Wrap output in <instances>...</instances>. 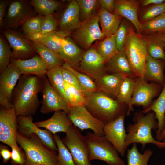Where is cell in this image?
Returning <instances> with one entry per match:
<instances>
[{"label":"cell","mask_w":165,"mask_h":165,"mask_svg":"<svg viewBox=\"0 0 165 165\" xmlns=\"http://www.w3.org/2000/svg\"><path fill=\"white\" fill-rule=\"evenodd\" d=\"M42 87V79L37 76L20 77L12 94V103L17 116H32L35 113L39 105L38 94Z\"/></svg>","instance_id":"1"},{"label":"cell","mask_w":165,"mask_h":165,"mask_svg":"<svg viewBox=\"0 0 165 165\" xmlns=\"http://www.w3.org/2000/svg\"><path fill=\"white\" fill-rule=\"evenodd\" d=\"M136 112L133 118L134 123L129 124L127 129L125 146L127 149L131 144L140 143L144 148L146 144H154L160 148H165V142L160 141L152 136V130H156L158 123L153 112L144 115Z\"/></svg>","instance_id":"2"},{"label":"cell","mask_w":165,"mask_h":165,"mask_svg":"<svg viewBox=\"0 0 165 165\" xmlns=\"http://www.w3.org/2000/svg\"><path fill=\"white\" fill-rule=\"evenodd\" d=\"M85 106L105 125L127 113V106L99 91L86 97Z\"/></svg>","instance_id":"3"},{"label":"cell","mask_w":165,"mask_h":165,"mask_svg":"<svg viewBox=\"0 0 165 165\" xmlns=\"http://www.w3.org/2000/svg\"><path fill=\"white\" fill-rule=\"evenodd\" d=\"M16 140L26 155L24 165H56V152L47 148L35 134L24 136L17 131Z\"/></svg>","instance_id":"4"},{"label":"cell","mask_w":165,"mask_h":165,"mask_svg":"<svg viewBox=\"0 0 165 165\" xmlns=\"http://www.w3.org/2000/svg\"><path fill=\"white\" fill-rule=\"evenodd\" d=\"M131 68L137 77L143 78L146 60L148 54L146 37L128 28L124 48Z\"/></svg>","instance_id":"5"},{"label":"cell","mask_w":165,"mask_h":165,"mask_svg":"<svg viewBox=\"0 0 165 165\" xmlns=\"http://www.w3.org/2000/svg\"><path fill=\"white\" fill-rule=\"evenodd\" d=\"M84 136L90 161L98 160L105 162L108 165H125L117 150L104 136L88 132Z\"/></svg>","instance_id":"6"},{"label":"cell","mask_w":165,"mask_h":165,"mask_svg":"<svg viewBox=\"0 0 165 165\" xmlns=\"http://www.w3.org/2000/svg\"><path fill=\"white\" fill-rule=\"evenodd\" d=\"M62 140L71 153L75 165H92L85 136L79 128L73 124Z\"/></svg>","instance_id":"7"},{"label":"cell","mask_w":165,"mask_h":165,"mask_svg":"<svg viewBox=\"0 0 165 165\" xmlns=\"http://www.w3.org/2000/svg\"><path fill=\"white\" fill-rule=\"evenodd\" d=\"M71 35L75 43L86 50L96 40L106 37L99 27L97 13L81 22Z\"/></svg>","instance_id":"8"},{"label":"cell","mask_w":165,"mask_h":165,"mask_svg":"<svg viewBox=\"0 0 165 165\" xmlns=\"http://www.w3.org/2000/svg\"><path fill=\"white\" fill-rule=\"evenodd\" d=\"M36 13L30 1L13 0L8 8L4 20L3 28L10 29L23 25L28 19L36 16Z\"/></svg>","instance_id":"9"},{"label":"cell","mask_w":165,"mask_h":165,"mask_svg":"<svg viewBox=\"0 0 165 165\" xmlns=\"http://www.w3.org/2000/svg\"><path fill=\"white\" fill-rule=\"evenodd\" d=\"M67 114L73 124L79 129H90L97 135L104 136L105 124L93 116L85 105L70 108Z\"/></svg>","instance_id":"10"},{"label":"cell","mask_w":165,"mask_h":165,"mask_svg":"<svg viewBox=\"0 0 165 165\" xmlns=\"http://www.w3.org/2000/svg\"><path fill=\"white\" fill-rule=\"evenodd\" d=\"M4 34L12 50L11 58L25 60L35 55L36 52L26 35L8 28L4 30Z\"/></svg>","instance_id":"11"},{"label":"cell","mask_w":165,"mask_h":165,"mask_svg":"<svg viewBox=\"0 0 165 165\" xmlns=\"http://www.w3.org/2000/svg\"><path fill=\"white\" fill-rule=\"evenodd\" d=\"M17 116L14 108L6 109L0 107V141L11 148L20 149L17 145L16 140Z\"/></svg>","instance_id":"12"},{"label":"cell","mask_w":165,"mask_h":165,"mask_svg":"<svg viewBox=\"0 0 165 165\" xmlns=\"http://www.w3.org/2000/svg\"><path fill=\"white\" fill-rule=\"evenodd\" d=\"M18 131L24 136L33 134L39 139L48 149L56 152L57 148L54 135L48 130H42L38 127L33 121L32 116H17Z\"/></svg>","instance_id":"13"},{"label":"cell","mask_w":165,"mask_h":165,"mask_svg":"<svg viewBox=\"0 0 165 165\" xmlns=\"http://www.w3.org/2000/svg\"><path fill=\"white\" fill-rule=\"evenodd\" d=\"M162 86L158 84L149 83L143 78L137 77L135 79V85L131 102L133 110V105L141 106L143 110L148 108L153 99L160 91Z\"/></svg>","instance_id":"14"},{"label":"cell","mask_w":165,"mask_h":165,"mask_svg":"<svg viewBox=\"0 0 165 165\" xmlns=\"http://www.w3.org/2000/svg\"><path fill=\"white\" fill-rule=\"evenodd\" d=\"M125 114L105 125L104 136L113 145L122 156L126 153L125 144L127 136L124 125Z\"/></svg>","instance_id":"15"},{"label":"cell","mask_w":165,"mask_h":165,"mask_svg":"<svg viewBox=\"0 0 165 165\" xmlns=\"http://www.w3.org/2000/svg\"><path fill=\"white\" fill-rule=\"evenodd\" d=\"M106 63L95 48L91 47L84 52L78 68L80 71L95 79L105 73Z\"/></svg>","instance_id":"16"},{"label":"cell","mask_w":165,"mask_h":165,"mask_svg":"<svg viewBox=\"0 0 165 165\" xmlns=\"http://www.w3.org/2000/svg\"><path fill=\"white\" fill-rule=\"evenodd\" d=\"M42 87L41 92L43 98L40 109L43 114L62 110L67 114L69 108L65 101L54 91L50 83L46 76L42 79Z\"/></svg>","instance_id":"17"},{"label":"cell","mask_w":165,"mask_h":165,"mask_svg":"<svg viewBox=\"0 0 165 165\" xmlns=\"http://www.w3.org/2000/svg\"><path fill=\"white\" fill-rule=\"evenodd\" d=\"M81 22L78 4L76 0H72L61 16L58 31L66 36H69L78 28Z\"/></svg>","instance_id":"18"},{"label":"cell","mask_w":165,"mask_h":165,"mask_svg":"<svg viewBox=\"0 0 165 165\" xmlns=\"http://www.w3.org/2000/svg\"><path fill=\"white\" fill-rule=\"evenodd\" d=\"M10 63L18 69L21 75H33L42 79L47 72L45 63L38 55L25 60L11 58Z\"/></svg>","instance_id":"19"},{"label":"cell","mask_w":165,"mask_h":165,"mask_svg":"<svg viewBox=\"0 0 165 165\" xmlns=\"http://www.w3.org/2000/svg\"><path fill=\"white\" fill-rule=\"evenodd\" d=\"M139 1L136 0H115V8L113 14L124 17L134 25L138 33H142V24L139 21L137 12Z\"/></svg>","instance_id":"20"},{"label":"cell","mask_w":165,"mask_h":165,"mask_svg":"<svg viewBox=\"0 0 165 165\" xmlns=\"http://www.w3.org/2000/svg\"><path fill=\"white\" fill-rule=\"evenodd\" d=\"M39 127H43L50 131L53 135L63 132L65 133L73 124L65 112L55 111L49 119L43 121L34 122Z\"/></svg>","instance_id":"21"},{"label":"cell","mask_w":165,"mask_h":165,"mask_svg":"<svg viewBox=\"0 0 165 165\" xmlns=\"http://www.w3.org/2000/svg\"><path fill=\"white\" fill-rule=\"evenodd\" d=\"M126 77L121 74L105 73L95 79V83L99 91L110 97H116Z\"/></svg>","instance_id":"22"},{"label":"cell","mask_w":165,"mask_h":165,"mask_svg":"<svg viewBox=\"0 0 165 165\" xmlns=\"http://www.w3.org/2000/svg\"><path fill=\"white\" fill-rule=\"evenodd\" d=\"M21 75L18 69L11 63L1 73L0 94L10 101L13 90Z\"/></svg>","instance_id":"23"},{"label":"cell","mask_w":165,"mask_h":165,"mask_svg":"<svg viewBox=\"0 0 165 165\" xmlns=\"http://www.w3.org/2000/svg\"><path fill=\"white\" fill-rule=\"evenodd\" d=\"M84 52L70 37L68 36L57 54L64 62L75 69L78 68Z\"/></svg>","instance_id":"24"},{"label":"cell","mask_w":165,"mask_h":165,"mask_svg":"<svg viewBox=\"0 0 165 165\" xmlns=\"http://www.w3.org/2000/svg\"><path fill=\"white\" fill-rule=\"evenodd\" d=\"M106 64V69L112 73L122 74L133 79L137 77L131 68L124 49L116 54Z\"/></svg>","instance_id":"25"},{"label":"cell","mask_w":165,"mask_h":165,"mask_svg":"<svg viewBox=\"0 0 165 165\" xmlns=\"http://www.w3.org/2000/svg\"><path fill=\"white\" fill-rule=\"evenodd\" d=\"M164 68V64L161 60L154 59L148 54L143 78L147 82H154L163 86L165 82Z\"/></svg>","instance_id":"26"},{"label":"cell","mask_w":165,"mask_h":165,"mask_svg":"<svg viewBox=\"0 0 165 165\" xmlns=\"http://www.w3.org/2000/svg\"><path fill=\"white\" fill-rule=\"evenodd\" d=\"M97 13L101 31L105 37L114 35L121 23L122 17L111 13L101 7Z\"/></svg>","instance_id":"27"},{"label":"cell","mask_w":165,"mask_h":165,"mask_svg":"<svg viewBox=\"0 0 165 165\" xmlns=\"http://www.w3.org/2000/svg\"><path fill=\"white\" fill-rule=\"evenodd\" d=\"M151 111L153 112L157 120L158 128L156 131L157 140L165 126V82L158 97L147 109L141 112L146 113Z\"/></svg>","instance_id":"28"},{"label":"cell","mask_w":165,"mask_h":165,"mask_svg":"<svg viewBox=\"0 0 165 165\" xmlns=\"http://www.w3.org/2000/svg\"><path fill=\"white\" fill-rule=\"evenodd\" d=\"M36 52L45 63L47 71L57 66H62L64 62L55 52L37 42H31Z\"/></svg>","instance_id":"29"},{"label":"cell","mask_w":165,"mask_h":165,"mask_svg":"<svg viewBox=\"0 0 165 165\" xmlns=\"http://www.w3.org/2000/svg\"><path fill=\"white\" fill-rule=\"evenodd\" d=\"M46 75L53 89L68 105V101L65 91L62 66L56 67L47 71Z\"/></svg>","instance_id":"30"},{"label":"cell","mask_w":165,"mask_h":165,"mask_svg":"<svg viewBox=\"0 0 165 165\" xmlns=\"http://www.w3.org/2000/svg\"><path fill=\"white\" fill-rule=\"evenodd\" d=\"M135 85V79L126 77L120 86L118 93L116 96L118 102L125 104L128 107L127 113L130 114L132 111L131 108V102Z\"/></svg>","instance_id":"31"},{"label":"cell","mask_w":165,"mask_h":165,"mask_svg":"<svg viewBox=\"0 0 165 165\" xmlns=\"http://www.w3.org/2000/svg\"><path fill=\"white\" fill-rule=\"evenodd\" d=\"M62 66L70 70L75 75L86 97L99 91L96 83L89 76L77 71L66 63L64 62Z\"/></svg>","instance_id":"32"},{"label":"cell","mask_w":165,"mask_h":165,"mask_svg":"<svg viewBox=\"0 0 165 165\" xmlns=\"http://www.w3.org/2000/svg\"><path fill=\"white\" fill-rule=\"evenodd\" d=\"M66 37L63 34L56 31L42 36L35 42L46 47L58 53Z\"/></svg>","instance_id":"33"},{"label":"cell","mask_w":165,"mask_h":165,"mask_svg":"<svg viewBox=\"0 0 165 165\" xmlns=\"http://www.w3.org/2000/svg\"><path fill=\"white\" fill-rule=\"evenodd\" d=\"M153 151L147 149L143 153L138 151L136 144H133L132 147L127 150V165H148V162L152 155Z\"/></svg>","instance_id":"34"},{"label":"cell","mask_w":165,"mask_h":165,"mask_svg":"<svg viewBox=\"0 0 165 165\" xmlns=\"http://www.w3.org/2000/svg\"><path fill=\"white\" fill-rule=\"evenodd\" d=\"M95 48L106 63L119 51L117 48L114 34L105 37L98 43Z\"/></svg>","instance_id":"35"},{"label":"cell","mask_w":165,"mask_h":165,"mask_svg":"<svg viewBox=\"0 0 165 165\" xmlns=\"http://www.w3.org/2000/svg\"><path fill=\"white\" fill-rule=\"evenodd\" d=\"M146 37L148 54L154 59L165 60V43L161 38L160 34Z\"/></svg>","instance_id":"36"},{"label":"cell","mask_w":165,"mask_h":165,"mask_svg":"<svg viewBox=\"0 0 165 165\" xmlns=\"http://www.w3.org/2000/svg\"><path fill=\"white\" fill-rule=\"evenodd\" d=\"M30 3L36 12L44 16L53 15L62 4L55 0H31Z\"/></svg>","instance_id":"37"},{"label":"cell","mask_w":165,"mask_h":165,"mask_svg":"<svg viewBox=\"0 0 165 165\" xmlns=\"http://www.w3.org/2000/svg\"><path fill=\"white\" fill-rule=\"evenodd\" d=\"M64 85L68 101V106L69 108L72 107L85 105L86 97L82 91L65 81Z\"/></svg>","instance_id":"38"},{"label":"cell","mask_w":165,"mask_h":165,"mask_svg":"<svg viewBox=\"0 0 165 165\" xmlns=\"http://www.w3.org/2000/svg\"><path fill=\"white\" fill-rule=\"evenodd\" d=\"M53 135L57 148L56 165H75L71 153L60 136L56 134Z\"/></svg>","instance_id":"39"},{"label":"cell","mask_w":165,"mask_h":165,"mask_svg":"<svg viewBox=\"0 0 165 165\" xmlns=\"http://www.w3.org/2000/svg\"><path fill=\"white\" fill-rule=\"evenodd\" d=\"M142 33L165 32V13L142 24Z\"/></svg>","instance_id":"40"},{"label":"cell","mask_w":165,"mask_h":165,"mask_svg":"<svg viewBox=\"0 0 165 165\" xmlns=\"http://www.w3.org/2000/svg\"><path fill=\"white\" fill-rule=\"evenodd\" d=\"M76 1L79 8L80 18L82 20V21L95 14V12L99 5L97 0H76Z\"/></svg>","instance_id":"41"},{"label":"cell","mask_w":165,"mask_h":165,"mask_svg":"<svg viewBox=\"0 0 165 165\" xmlns=\"http://www.w3.org/2000/svg\"><path fill=\"white\" fill-rule=\"evenodd\" d=\"M44 16L38 14L28 19L22 25V29L25 35L40 32Z\"/></svg>","instance_id":"42"},{"label":"cell","mask_w":165,"mask_h":165,"mask_svg":"<svg viewBox=\"0 0 165 165\" xmlns=\"http://www.w3.org/2000/svg\"><path fill=\"white\" fill-rule=\"evenodd\" d=\"M12 51L7 41L3 37H0V72L4 71L9 65Z\"/></svg>","instance_id":"43"},{"label":"cell","mask_w":165,"mask_h":165,"mask_svg":"<svg viewBox=\"0 0 165 165\" xmlns=\"http://www.w3.org/2000/svg\"><path fill=\"white\" fill-rule=\"evenodd\" d=\"M165 13V2L161 4L153 5L142 14L141 20L144 22L147 21Z\"/></svg>","instance_id":"44"},{"label":"cell","mask_w":165,"mask_h":165,"mask_svg":"<svg viewBox=\"0 0 165 165\" xmlns=\"http://www.w3.org/2000/svg\"><path fill=\"white\" fill-rule=\"evenodd\" d=\"M128 28L125 24L121 23L114 34L116 46L119 51L124 49Z\"/></svg>","instance_id":"45"},{"label":"cell","mask_w":165,"mask_h":165,"mask_svg":"<svg viewBox=\"0 0 165 165\" xmlns=\"http://www.w3.org/2000/svg\"><path fill=\"white\" fill-rule=\"evenodd\" d=\"M57 22L53 15L44 16L40 33L42 36L57 31Z\"/></svg>","instance_id":"46"},{"label":"cell","mask_w":165,"mask_h":165,"mask_svg":"<svg viewBox=\"0 0 165 165\" xmlns=\"http://www.w3.org/2000/svg\"><path fill=\"white\" fill-rule=\"evenodd\" d=\"M11 148V163L13 165H24L26 161V156L21 148Z\"/></svg>","instance_id":"47"},{"label":"cell","mask_w":165,"mask_h":165,"mask_svg":"<svg viewBox=\"0 0 165 165\" xmlns=\"http://www.w3.org/2000/svg\"><path fill=\"white\" fill-rule=\"evenodd\" d=\"M62 71L64 81L82 92L77 79L73 73L63 66H62Z\"/></svg>","instance_id":"48"},{"label":"cell","mask_w":165,"mask_h":165,"mask_svg":"<svg viewBox=\"0 0 165 165\" xmlns=\"http://www.w3.org/2000/svg\"><path fill=\"white\" fill-rule=\"evenodd\" d=\"M98 1L101 7L111 13H114L115 8V0H98Z\"/></svg>","instance_id":"49"},{"label":"cell","mask_w":165,"mask_h":165,"mask_svg":"<svg viewBox=\"0 0 165 165\" xmlns=\"http://www.w3.org/2000/svg\"><path fill=\"white\" fill-rule=\"evenodd\" d=\"M0 154L3 159V163H7L11 158V152L6 146L2 144L0 145Z\"/></svg>","instance_id":"50"},{"label":"cell","mask_w":165,"mask_h":165,"mask_svg":"<svg viewBox=\"0 0 165 165\" xmlns=\"http://www.w3.org/2000/svg\"><path fill=\"white\" fill-rule=\"evenodd\" d=\"M8 2L5 0L0 1V27L1 29L3 27L4 17Z\"/></svg>","instance_id":"51"},{"label":"cell","mask_w":165,"mask_h":165,"mask_svg":"<svg viewBox=\"0 0 165 165\" xmlns=\"http://www.w3.org/2000/svg\"><path fill=\"white\" fill-rule=\"evenodd\" d=\"M0 104L1 107L6 109H9L14 108L13 103L1 94H0Z\"/></svg>","instance_id":"52"},{"label":"cell","mask_w":165,"mask_h":165,"mask_svg":"<svg viewBox=\"0 0 165 165\" xmlns=\"http://www.w3.org/2000/svg\"><path fill=\"white\" fill-rule=\"evenodd\" d=\"M165 2L164 0H144L142 1V4L143 6H145L150 4H160Z\"/></svg>","instance_id":"53"},{"label":"cell","mask_w":165,"mask_h":165,"mask_svg":"<svg viewBox=\"0 0 165 165\" xmlns=\"http://www.w3.org/2000/svg\"><path fill=\"white\" fill-rule=\"evenodd\" d=\"M159 141L165 142V126L160 133L159 137L157 139Z\"/></svg>","instance_id":"54"},{"label":"cell","mask_w":165,"mask_h":165,"mask_svg":"<svg viewBox=\"0 0 165 165\" xmlns=\"http://www.w3.org/2000/svg\"><path fill=\"white\" fill-rule=\"evenodd\" d=\"M160 35L161 38L165 43V33L161 34H160Z\"/></svg>","instance_id":"55"},{"label":"cell","mask_w":165,"mask_h":165,"mask_svg":"<svg viewBox=\"0 0 165 165\" xmlns=\"http://www.w3.org/2000/svg\"><path fill=\"white\" fill-rule=\"evenodd\" d=\"M45 165L43 164H34V165Z\"/></svg>","instance_id":"56"},{"label":"cell","mask_w":165,"mask_h":165,"mask_svg":"<svg viewBox=\"0 0 165 165\" xmlns=\"http://www.w3.org/2000/svg\"></svg>","instance_id":"57"},{"label":"cell","mask_w":165,"mask_h":165,"mask_svg":"<svg viewBox=\"0 0 165 165\" xmlns=\"http://www.w3.org/2000/svg\"><path fill=\"white\" fill-rule=\"evenodd\" d=\"M0 165H1V164H0Z\"/></svg>","instance_id":"58"}]
</instances>
